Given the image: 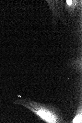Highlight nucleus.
<instances>
[{
  "instance_id": "nucleus-2",
  "label": "nucleus",
  "mask_w": 82,
  "mask_h": 123,
  "mask_svg": "<svg viewBox=\"0 0 82 123\" xmlns=\"http://www.w3.org/2000/svg\"><path fill=\"white\" fill-rule=\"evenodd\" d=\"M49 6L52 17L54 26L57 20L59 19L63 23H66V15L64 12L65 5L62 0H46Z\"/></svg>"
},
{
  "instance_id": "nucleus-4",
  "label": "nucleus",
  "mask_w": 82,
  "mask_h": 123,
  "mask_svg": "<svg viewBox=\"0 0 82 123\" xmlns=\"http://www.w3.org/2000/svg\"><path fill=\"white\" fill-rule=\"evenodd\" d=\"M67 63L69 65L79 67L82 64V60L80 58H75L69 60Z\"/></svg>"
},
{
  "instance_id": "nucleus-3",
  "label": "nucleus",
  "mask_w": 82,
  "mask_h": 123,
  "mask_svg": "<svg viewBox=\"0 0 82 123\" xmlns=\"http://www.w3.org/2000/svg\"><path fill=\"white\" fill-rule=\"evenodd\" d=\"M82 4V0L66 1L65 9L69 17L73 18L76 15L81 9Z\"/></svg>"
},
{
  "instance_id": "nucleus-1",
  "label": "nucleus",
  "mask_w": 82,
  "mask_h": 123,
  "mask_svg": "<svg viewBox=\"0 0 82 123\" xmlns=\"http://www.w3.org/2000/svg\"><path fill=\"white\" fill-rule=\"evenodd\" d=\"M30 110L40 119L48 123H67L61 111L51 104L34 102L29 98L17 99L13 103Z\"/></svg>"
}]
</instances>
